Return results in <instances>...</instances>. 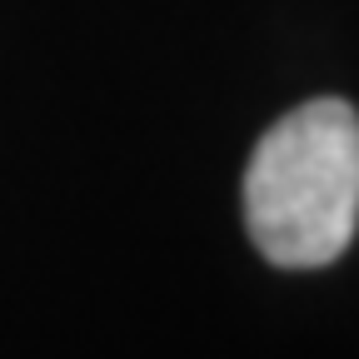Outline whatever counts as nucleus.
Returning a JSON list of instances; mask_svg holds the SVG:
<instances>
[{
	"instance_id": "f257e3e1",
	"label": "nucleus",
	"mask_w": 359,
	"mask_h": 359,
	"mask_svg": "<svg viewBox=\"0 0 359 359\" xmlns=\"http://www.w3.org/2000/svg\"><path fill=\"white\" fill-rule=\"evenodd\" d=\"M245 224L269 264H334L359 230V115L344 100L290 110L245 170Z\"/></svg>"
}]
</instances>
